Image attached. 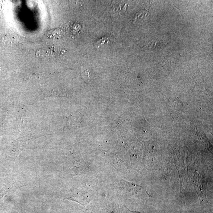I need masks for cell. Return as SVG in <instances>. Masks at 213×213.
Instances as JSON below:
<instances>
[{"instance_id":"obj_1","label":"cell","mask_w":213,"mask_h":213,"mask_svg":"<svg viewBox=\"0 0 213 213\" xmlns=\"http://www.w3.org/2000/svg\"><path fill=\"white\" fill-rule=\"evenodd\" d=\"M107 40L108 39L107 38H102V39L100 40L97 42V43H96V46H97V47H98V46L102 45L104 44V43L105 42H106V41H107Z\"/></svg>"},{"instance_id":"obj_2","label":"cell","mask_w":213,"mask_h":213,"mask_svg":"<svg viewBox=\"0 0 213 213\" xmlns=\"http://www.w3.org/2000/svg\"><path fill=\"white\" fill-rule=\"evenodd\" d=\"M132 213H140V212H136V211H132Z\"/></svg>"}]
</instances>
